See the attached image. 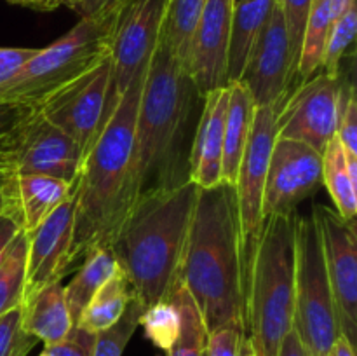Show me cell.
<instances>
[{
	"instance_id": "4316f807",
	"label": "cell",
	"mask_w": 357,
	"mask_h": 356,
	"mask_svg": "<svg viewBox=\"0 0 357 356\" xmlns=\"http://www.w3.org/2000/svg\"><path fill=\"white\" fill-rule=\"evenodd\" d=\"M169 297L174 300L180 313V332L171 348L166 351L167 356H204L208 332H206L197 304L194 302L180 279Z\"/></svg>"
},
{
	"instance_id": "6da1fadb",
	"label": "cell",
	"mask_w": 357,
	"mask_h": 356,
	"mask_svg": "<svg viewBox=\"0 0 357 356\" xmlns=\"http://www.w3.org/2000/svg\"><path fill=\"white\" fill-rule=\"evenodd\" d=\"M202 103L204 96L183 63L159 40L136 110L131 208L143 195L190 180L192 143Z\"/></svg>"
},
{
	"instance_id": "d6a6232c",
	"label": "cell",
	"mask_w": 357,
	"mask_h": 356,
	"mask_svg": "<svg viewBox=\"0 0 357 356\" xmlns=\"http://www.w3.org/2000/svg\"><path fill=\"white\" fill-rule=\"evenodd\" d=\"M337 138L345 152L357 156V100L352 82H342L338 87V122Z\"/></svg>"
},
{
	"instance_id": "ba28073f",
	"label": "cell",
	"mask_w": 357,
	"mask_h": 356,
	"mask_svg": "<svg viewBox=\"0 0 357 356\" xmlns=\"http://www.w3.org/2000/svg\"><path fill=\"white\" fill-rule=\"evenodd\" d=\"M167 0H122L108 27L107 52L110 86L105 107V122L136 75L149 66L162 28Z\"/></svg>"
},
{
	"instance_id": "603a6c76",
	"label": "cell",
	"mask_w": 357,
	"mask_h": 356,
	"mask_svg": "<svg viewBox=\"0 0 357 356\" xmlns=\"http://www.w3.org/2000/svg\"><path fill=\"white\" fill-rule=\"evenodd\" d=\"M117 267V260L108 246H96L87 251L77 274L65 286L66 306H68L73 325L77 323L91 297L101 288L103 283L112 278Z\"/></svg>"
},
{
	"instance_id": "5b68a950",
	"label": "cell",
	"mask_w": 357,
	"mask_h": 356,
	"mask_svg": "<svg viewBox=\"0 0 357 356\" xmlns=\"http://www.w3.org/2000/svg\"><path fill=\"white\" fill-rule=\"evenodd\" d=\"M296 212L265 218L246 297V335L257 356H278L295 318Z\"/></svg>"
},
{
	"instance_id": "f6af8a7d",
	"label": "cell",
	"mask_w": 357,
	"mask_h": 356,
	"mask_svg": "<svg viewBox=\"0 0 357 356\" xmlns=\"http://www.w3.org/2000/svg\"><path fill=\"white\" fill-rule=\"evenodd\" d=\"M330 356H356V348L347 341V337L340 334L335 341Z\"/></svg>"
},
{
	"instance_id": "e0dca14e",
	"label": "cell",
	"mask_w": 357,
	"mask_h": 356,
	"mask_svg": "<svg viewBox=\"0 0 357 356\" xmlns=\"http://www.w3.org/2000/svg\"><path fill=\"white\" fill-rule=\"evenodd\" d=\"M75 188L37 229L28 234V260L24 299L42 286L61 281L72 265Z\"/></svg>"
},
{
	"instance_id": "277c9868",
	"label": "cell",
	"mask_w": 357,
	"mask_h": 356,
	"mask_svg": "<svg viewBox=\"0 0 357 356\" xmlns=\"http://www.w3.org/2000/svg\"><path fill=\"white\" fill-rule=\"evenodd\" d=\"M146 70L149 66L135 77L80 168L75 184L72 265L93 248L110 246L131 209L132 138Z\"/></svg>"
},
{
	"instance_id": "60d3db41",
	"label": "cell",
	"mask_w": 357,
	"mask_h": 356,
	"mask_svg": "<svg viewBox=\"0 0 357 356\" xmlns=\"http://www.w3.org/2000/svg\"><path fill=\"white\" fill-rule=\"evenodd\" d=\"M20 230L21 225L16 216L9 215V213H0V262L3 260L7 248Z\"/></svg>"
},
{
	"instance_id": "4fadbf2b",
	"label": "cell",
	"mask_w": 357,
	"mask_h": 356,
	"mask_svg": "<svg viewBox=\"0 0 357 356\" xmlns=\"http://www.w3.org/2000/svg\"><path fill=\"white\" fill-rule=\"evenodd\" d=\"M296 77L284 16L274 2L257 42L251 47L239 82L246 86L255 107H281Z\"/></svg>"
},
{
	"instance_id": "b9f144b4",
	"label": "cell",
	"mask_w": 357,
	"mask_h": 356,
	"mask_svg": "<svg viewBox=\"0 0 357 356\" xmlns=\"http://www.w3.org/2000/svg\"><path fill=\"white\" fill-rule=\"evenodd\" d=\"M0 213H9V215H14L17 218L14 177H3V175H0Z\"/></svg>"
},
{
	"instance_id": "7dc6e473",
	"label": "cell",
	"mask_w": 357,
	"mask_h": 356,
	"mask_svg": "<svg viewBox=\"0 0 357 356\" xmlns=\"http://www.w3.org/2000/svg\"><path fill=\"white\" fill-rule=\"evenodd\" d=\"M38 356H47V355H45V353H44V351H42V353H40V355H38Z\"/></svg>"
},
{
	"instance_id": "44dd1931",
	"label": "cell",
	"mask_w": 357,
	"mask_h": 356,
	"mask_svg": "<svg viewBox=\"0 0 357 356\" xmlns=\"http://www.w3.org/2000/svg\"><path fill=\"white\" fill-rule=\"evenodd\" d=\"M227 89H229V103L225 114V133H223L222 181L234 185L244 149L250 140L257 107L243 82L227 84Z\"/></svg>"
},
{
	"instance_id": "cb8c5ba5",
	"label": "cell",
	"mask_w": 357,
	"mask_h": 356,
	"mask_svg": "<svg viewBox=\"0 0 357 356\" xmlns=\"http://www.w3.org/2000/svg\"><path fill=\"white\" fill-rule=\"evenodd\" d=\"M132 297L135 295H132V288L128 278L117 267L112 278L103 283L101 288L91 297L75 325L84 330L93 332V334L107 330L112 325L117 323Z\"/></svg>"
},
{
	"instance_id": "f35d334b",
	"label": "cell",
	"mask_w": 357,
	"mask_h": 356,
	"mask_svg": "<svg viewBox=\"0 0 357 356\" xmlns=\"http://www.w3.org/2000/svg\"><path fill=\"white\" fill-rule=\"evenodd\" d=\"M35 51L30 47H0V91L17 75Z\"/></svg>"
},
{
	"instance_id": "83f0119b",
	"label": "cell",
	"mask_w": 357,
	"mask_h": 356,
	"mask_svg": "<svg viewBox=\"0 0 357 356\" xmlns=\"http://www.w3.org/2000/svg\"><path fill=\"white\" fill-rule=\"evenodd\" d=\"M333 14L330 9V0H312L309 16H307L305 31H303L302 51H300L296 77L302 80L310 79L321 70L323 51L328 34L333 24Z\"/></svg>"
},
{
	"instance_id": "9c48e42d",
	"label": "cell",
	"mask_w": 357,
	"mask_h": 356,
	"mask_svg": "<svg viewBox=\"0 0 357 356\" xmlns=\"http://www.w3.org/2000/svg\"><path fill=\"white\" fill-rule=\"evenodd\" d=\"M278 140V107L255 108L253 128L241 159L236 178L237 218H239L241 265L244 292L248 297L251 269L264 230V194L268 159Z\"/></svg>"
},
{
	"instance_id": "f1b7e54d",
	"label": "cell",
	"mask_w": 357,
	"mask_h": 356,
	"mask_svg": "<svg viewBox=\"0 0 357 356\" xmlns=\"http://www.w3.org/2000/svg\"><path fill=\"white\" fill-rule=\"evenodd\" d=\"M28 260V234L17 232L0 262V316L24 302Z\"/></svg>"
},
{
	"instance_id": "ac0fdd59",
	"label": "cell",
	"mask_w": 357,
	"mask_h": 356,
	"mask_svg": "<svg viewBox=\"0 0 357 356\" xmlns=\"http://www.w3.org/2000/svg\"><path fill=\"white\" fill-rule=\"evenodd\" d=\"M229 89L220 87L204 96L190 152V180L199 188L215 187L222 181L223 133Z\"/></svg>"
},
{
	"instance_id": "d590c367",
	"label": "cell",
	"mask_w": 357,
	"mask_h": 356,
	"mask_svg": "<svg viewBox=\"0 0 357 356\" xmlns=\"http://www.w3.org/2000/svg\"><path fill=\"white\" fill-rule=\"evenodd\" d=\"M23 110L0 107V175L14 177L16 164V128Z\"/></svg>"
},
{
	"instance_id": "7c38bea8",
	"label": "cell",
	"mask_w": 357,
	"mask_h": 356,
	"mask_svg": "<svg viewBox=\"0 0 357 356\" xmlns=\"http://www.w3.org/2000/svg\"><path fill=\"white\" fill-rule=\"evenodd\" d=\"M340 75L314 73L278 108V136L302 142L324 152L337 135Z\"/></svg>"
},
{
	"instance_id": "7a4b0ae2",
	"label": "cell",
	"mask_w": 357,
	"mask_h": 356,
	"mask_svg": "<svg viewBox=\"0 0 357 356\" xmlns=\"http://www.w3.org/2000/svg\"><path fill=\"white\" fill-rule=\"evenodd\" d=\"M178 279L201 311L206 332L236 321L246 328L236 187L199 191Z\"/></svg>"
},
{
	"instance_id": "bcb514c9",
	"label": "cell",
	"mask_w": 357,
	"mask_h": 356,
	"mask_svg": "<svg viewBox=\"0 0 357 356\" xmlns=\"http://www.w3.org/2000/svg\"><path fill=\"white\" fill-rule=\"evenodd\" d=\"M239 356H257V355H255L253 346H251V341H250V339H248V335H244L243 341H241Z\"/></svg>"
},
{
	"instance_id": "836d02e7",
	"label": "cell",
	"mask_w": 357,
	"mask_h": 356,
	"mask_svg": "<svg viewBox=\"0 0 357 356\" xmlns=\"http://www.w3.org/2000/svg\"><path fill=\"white\" fill-rule=\"evenodd\" d=\"M35 344L21 323V306L0 316V356H26Z\"/></svg>"
},
{
	"instance_id": "74e56055",
	"label": "cell",
	"mask_w": 357,
	"mask_h": 356,
	"mask_svg": "<svg viewBox=\"0 0 357 356\" xmlns=\"http://www.w3.org/2000/svg\"><path fill=\"white\" fill-rule=\"evenodd\" d=\"M96 334L73 325L68 334L54 344L44 346L47 356H93Z\"/></svg>"
},
{
	"instance_id": "ab89813d",
	"label": "cell",
	"mask_w": 357,
	"mask_h": 356,
	"mask_svg": "<svg viewBox=\"0 0 357 356\" xmlns=\"http://www.w3.org/2000/svg\"><path fill=\"white\" fill-rule=\"evenodd\" d=\"M121 2L122 0H63V6L70 7L80 17H93L112 13Z\"/></svg>"
},
{
	"instance_id": "f546056e",
	"label": "cell",
	"mask_w": 357,
	"mask_h": 356,
	"mask_svg": "<svg viewBox=\"0 0 357 356\" xmlns=\"http://www.w3.org/2000/svg\"><path fill=\"white\" fill-rule=\"evenodd\" d=\"M139 327H143L153 346L167 351L180 332V313L174 300L167 297L166 300L146 307L139 318Z\"/></svg>"
},
{
	"instance_id": "52a82bcc",
	"label": "cell",
	"mask_w": 357,
	"mask_h": 356,
	"mask_svg": "<svg viewBox=\"0 0 357 356\" xmlns=\"http://www.w3.org/2000/svg\"><path fill=\"white\" fill-rule=\"evenodd\" d=\"M293 328L309 356H330L340 335L314 215L295 222V318Z\"/></svg>"
},
{
	"instance_id": "d6986e66",
	"label": "cell",
	"mask_w": 357,
	"mask_h": 356,
	"mask_svg": "<svg viewBox=\"0 0 357 356\" xmlns=\"http://www.w3.org/2000/svg\"><path fill=\"white\" fill-rule=\"evenodd\" d=\"M21 323L30 335L44 346L61 341L73 327L61 281L42 286L21 304Z\"/></svg>"
},
{
	"instance_id": "3957f363",
	"label": "cell",
	"mask_w": 357,
	"mask_h": 356,
	"mask_svg": "<svg viewBox=\"0 0 357 356\" xmlns=\"http://www.w3.org/2000/svg\"><path fill=\"white\" fill-rule=\"evenodd\" d=\"M199 191L188 180L139 198L108 246L145 309L166 300L176 285Z\"/></svg>"
},
{
	"instance_id": "e575fe53",
	"label": "cell",
	"mask_w": 357,
	"mask_h": 356,
	"mask_svg": "<svg viewBox=\"0 0 357 356\" xmlns=\"http://www.w3.org/2000/svg\"><path fill=\"white\" fill-rule=\"evenodd\" d=\"M274 2L278 3L282 16H284L286 28H288L289 47H291L293 65H295L296 72L300 61V51H302L303 31H305L307 16H309L310 2L312 0H274Z\"/></svg>"
},
{
	"instance_id": "8fae6325",
	"label": "cell",
	"mask_w": 357,
	"mask_h": 356,
	"mask_svg": "<svg viewBox=\"0 0 357 356\" xmlns=\"http://www.w3.org/2000/svg\"><path fill=\"white\" fill-rule=\"evenodd\" d=\"M312 215L323 241L328 281L337 311L338 330L356 348L357 339V237L354 222L342 218L324 205Z\"/></svg>"
},
{
	"instance_id": "4dcf8cb0",
	"label": "cell",
	"mask_w": 357,
	"mask_h": 356,
	"mask_svg": "<svg viewBox=\"0 0 357 356\" xmlns=\"http://www.w3.org/2000/svg\"><path fill=\"white\" fill-rule=\"evenodd\" d=\"M356 31L357 6L354 0L331 24L323 51V63H321L323 72H326L331 77L340 75V59L349 49V45L354 42Z\"/></svg>"
},
{
	"instance_id": "8d00e7d4",
	"label": "cell",
	"mask_w": 357,
	"mask_h": 356,
	"mask_svg": "<svg viewBox=\"0 0 357 356\" xmlns=\"http://www.w3.org/2000/svg\"><path fill=\"white\" fill-rule=\"evenodd\" d=\"M244 335L246 328L236 321L215 328L206 337L204 356H239L241 341Z\"/></svg>"
},
{
	"instance_id": "9a60e30c",
	"label": "cell",
	"mask_w": 357,
	"mask_h": 356,
	"mask_svg": "<svg viewBox=\"0 0 357 356\" xmlns=\"http://www.w3.org/2000/svg\"><path fill=\"white\" fill-rule=\"evenodd\" d=\"M82 154L68 135L35 110H23L16 128L14 175H44L77 184Z\"/></svg>"
},
{
	"instance_id": "5bb4252c",
	"label": "cell",
	"mask_w": 357,
	"mask_h": 356,
	"mask_svg": "<svg viewBox=\"0 0 357 356\" xmlns=\"http://www.w3.org/2000/svg\"><path fill=\"white\" fill-rule=\"evenodd\" d=\"M323 185V154L296 140L279 138L268 159L264 218L296 212V205Z\"/></svg>"
},
{
	"instance_id": "30bf717a",
	"label": "cell",
	"mask_w": 357,
	"mask_h": 356,
	"mask_svg": "<svg viewBox=\"0 0 357 356\" xmlns=\"http://www.w3.org/2000/svg\"><path fill=\"white\" fill-rule=\"evenodd\" d=\"M108 86L110 63L107 58L33 110L68 135L86 159L105 126Z\"/></svg>"
},
{
	"instance_id": "8992f818",
	"label": "cell",
	"mask_w": 357,
	"mask_h": 356,
	"mask_svg": "<svg viewBox=\"0 0 357 356\" xmlns=\"http://www.w3.org/2000/svg\"><path fill=\"white\" fill-rule=\"evenodd\" d=\"M114 13L80 17L61 38L37 49L17 75L0 91V107L33 110L105 61L108 58V27Z\"/></svg>"
},
{
	"instance_id": "484cf974",
	"label": "cell",
	"mask_w": 357,
	"mask_h": 356,
	"mask_svg": "<svg viewBox=\"0 0 357 356\" xmlns=\"http://www.w3.org/2000/svg\"><path fill=\"white\" fill-rule=\"evenodd\" d=\"M204 0H167L159 40L181 63H187L192 37L197 28Z\"/></svg>"
},
{
	"instance_id": "d4e9b609",
	"label": "cell",
	"mask_w": 357,
	"mask_h": 356,
	"mask_svg": "<svg viewBox=\"0 0 357 356\" xmlns=\"http://www.w3.org/2000/svg\"><path fill=\"white\" fill-rule=\"evenodd\" d=\"M323 185H326L337 209L347 222H354L357 212V185L347 171V157L337 135L330 140L323 152Z\"/></svg>"
},
{
	"instance_id": "ee69618b",
	"label": "cell",
	"mask_w": 357,
	"mask_h": 356,
	"mask_svg": "<svg viewBox=\"0 0 357 356\" xmlns=\"http://www.w3.org/2000/svg\"><path fill=\"white\" fill-rule=\"evenodd\" d=\"M17 6L30 7L35 10H54L56 7L63 6V0H9Z\"/></svg>"
},
{
	"instance_id": "7bdbcfd3",
	"label": "cell",
	"mask_w": 357,
	"mask_h": 356,
	"mask_svg": "<svg viewBox=\"0 0 357 356\" xmlns=\"http://www.w3.org/2000/svg\"><path fill=\"white\" fill-rule=\"evenodd\" d=\"M278 356H309L295 328H291V330L286 334V337L282 339Z\"/></svg>"
},
{
	"instance_id": "1f68e13d",
	"label": "cell",
	"mask_w": 357,
	"mask_h": 356,
	"mask_svg": "<svg viewBox=\"0 0 357 356\" xmlns=\"http://www.w3.org/2000/svg\"><path fill=\"white\" fill-rule=\"evenodd\" d=\"M143 311L145 307L132 297L117 323H114L107 330L98 332L93 356H122L126 346L135 335L136 328L139 327V318Z\"/></svg>"
},
{
	"instance_id": "7402d4cb",
	"label": "cell",
	"mask_w": 357,
	"mask_h": 356,
	"mask_svg": "<svg viewBox=\"0 0 357 356\" xmlns=\"http://www.w3.org/2000/svg\"><path fill=\"white\" fill-rule=\"evenodd\" d=\"M274 0H236L227 54V84L239 82L251 47L257 42Z\"/></svg>"
},
{
	"instance_id": "2e32d148",
	"label": "cell",
	"mask_w": 357,
	"mask_h": 356,
	"mask_svg": "<svg viewBox=\"0 0 357 356\" xmlns=\"http://www.w3.org/2000/svg\"><path fill=\"white\" fill-rule=\"evenodd\" d=\"M236 0H204L188 49L187 68L202 96L227 86V54Z\"/></svg>"
},
{
	"instance_id": "ffe728a7",
	"label": "cell",
	"mask_w": 357,
	"mask_h": 356,
	"mask_svg": "<svg viewBox=\"0 0 357 356\" xmlns=\"http://www.w3.org/2000/svg\"><path fill=\"white\" fill-rule=\"evenodd\" d=\"M75 185L44 175H14L21 230L31 234L73 192Z\"/></svg>"
}]
</instances>
